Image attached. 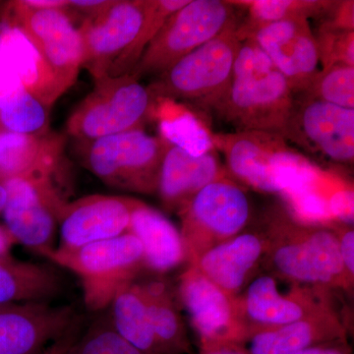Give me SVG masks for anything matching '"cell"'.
Listing matches in <instances>:
<instances>
[{"instance_id":"obj_37","label":"cell","mask_w":354,"mask_h":354,"mask_svg":"<svg viewBox=\"0 0 354 354\" xmlns=\"http://www.w3.org/2000/svg\"><path fill=\"white\" fill-rule=\"evenodd\" d=\"M337 235L342 265L346 276L351 279V276L353 278L354 274V232L351 228L346 227L342 230L341 234Z\"/></svg>"},{"instance_id":"obj_23","label":"cell","mask_w":354,"mask_h":354,"mask_svg":"<svg viewBox=\"0 0 354 354\" xmlns=\"http://www.w3.org/2000/svg\"><path fill=\"white\" fill-rule=\"evenodd\" d=\"M339 324L325 311L286 325L254 332L249 341L250 354H297L322 346L341 335Z\"/></svg>"},{"instance_id":"obj_10","label":"cell","mask_w":354,"mask_h":354,"mask_svg":"<svg viewBox=\"0 0 354 354\" xmlns=\"http://www.w3.org/2000/svg\"><path fill=\"white\" fill-rule=\"evenodd\" d=\"M283 232L272 249V263L285 278L312 285L351 281L339 252V235L327 227L281 223Z\"/></svg>"},{"instance_id":"obj_15","label":"cell","mask_w":354,"mask_h":354,"mask_svg":"<svg viewBox=\"0 0 354 354\" xmlns=\"http://www.w3.org/2000/svg\"><path fill=\"white\" fill-rule=\"evenodd\" d=\"M251 39L286 77L295 95L302 94L318 72V50L307 19L279 21L239 35Z\"/></svg>"},{"instance_id":"obj_24","label":"cell","mask_w":354,"mask_h":354,"mask_svg":"<svg viewBox=\"0 0 354 354\" xmlns=\"http://www.w3.org/2000/svg\"><path fill=\"white\" fill-rule=\"evenodd\" d=\"M239 306L242 318L245 315L253 323L262 326V329L297 322L324 312L311 306L300 295H281L276 279L266 274L250 283Z\"/></svg>"},{"instance_id":"obj_11","label":"cell","mask_w":354,"mask_h":354,"mask_svg":"<svg viewBox=\"0 0 354 354\" xmlns=\"http://www.w3.org/2000/svg\"><path fill=\"white\" fill-rule=\"evenodd\" d=\"M3 20L29 39L65 92L75 84L83 64V44L73 17L66 9L36 10L12 1Z\"/></svg>"},{"instance_id":"obj_6","label":"cell","mask_w":354,"mask_h":354,"mask_svg":"<svg viewBox=\"0 0 354 354\" xmlns=\"http://www.w3.org/2000/svg\"><path fill=\"white\" fill-rule=\"evenodd\" d=\"M78 144L84 167L109 187L141 194L157 192L169 145L160 137L133 130Z\"/></svg>"},{"instance_id":"obj_16","label":"cell","mask_w":354,"mask_h":354,"mask_svg":"<svg viewBox=\"0 0 354 354\" xmlns=\"http://www.w3.org/2000/svg\"><path fill=\"white\" fill-rule=\"evenodd\" d=\"M139 200L94 194L67 202L60 212V243L57 248H79L127 234Z\"/></svg>"},{"instance_id":"obj_40","label":"cell","mask_w":354,"mask_h":354,"mask_svg":"<svg viewBox=\"0 0 354 354\" xmlns=\"http://www.w3.org/2000/svg\"><path fill=\"white\" fill-rule=\"evenodd\" d=\"M14 244L15 241L6 225H0V259L11 256L10 251Z\"/></svg>"},{"instance_id":"obj_8","label":"cell","mask_w":354,"mask_h":354,"mask_svg":"<svg viewBox=\"0 0 354 354\" xmlns=\"http://www.w3.org/2000/svg\"><path fill=\"white\" fill-rule=\"evenodd\" d=\"M57 177L32 174L3 181L7 194L2 211L6 227L15 243L43 257L55 249L58 216L68 202L57 184Z\"/></svg>"},{"instance_id":"obj_5","label":"cell","mask_w":354,"mask_h":354,"mask_svg":"<svg viewBox=\"0 0 354 354\" xmlns=\"http://www.w3.org/2000/svg\"><path fill=\"white\" fill-rule=\"evenodd\" d=\"M155 95L131 73L106 77L70 114L67 133L78 142L144 130L152 118Z\"/></svg>"},{"instance_id":"obj_12","label":"cell","mask_w":354,"mask_h":354,"mask_svg":"<svg viewBox=\"0 0 354 354\" xmlns=\"http://www.w3.org/2000/svg\"><path fill=\"white\" fill-rule=\"evenodd\" d=\"M283 138L310 153L337 164L353 165L354 109L295 95Z\"/></svg>"},{"instance_id":"obj_1","label":"cell","mask_w":354,"mask_h":354,"mask_svg":"<svg viewBox=\"0 0 354 354\" xmlns=\"http://www.w3.org/2000/svg\"><path fill=\"white\" fill-rule=\"evenodd\" d=\"M295 95L286 77L251 39H242L232 82L214 113L235 131L274 133L283 137Z\"/></svg>"},{"instance_id":"obj_41","label":"cell","mask_w":354,"mask_h":354,"mask_svg":"<svg viewBox=\"0 0 354 354\" xmlns=\"http://www.w3.org/2000/svg\"><path fill=\"white\" fill-rule=\"evenodd\" d=\"M297 354H344L342 351L337 348H329L325 346H316L312 348L304 349Z\"/></svg>"},{"instance_id":"obj_22","label":"cell","mask_w":354,"mask_h":354,"mask_svg":"<svg viewBox=\"0 0 354 354\" xmlns=\"http://www.w3.org/2000/svg\"><path fill=\"white\" fill-rule=\"evenodd\" d=\"M128 232L141 242L144 265L151 271L165 274L187 259L183 235L158 209L138 201L133 209Z\"/></svg>"},{"instance_id":"obj_33","label":"cell","mask_w":354,"mask_h":354,"mask_svg":"<svg viewBox=\"0 0 354 354\" xmlns=\"http://www.w3.org/2000/svg\"><path fill=\"white\" fill-rule=\"evenodd\" d=\"M66 354H142L116 334L108 314L84 329Z\"/></svg>"},{"instance_id":"obj_27","label":"cell","mask_w":354,"mask_h":354,"mask_svg":"<svg viewBox=\"0 0 354 354\" xmlns=\"http://www.w3.org/2000/svg\"><path fill=\"white\" fill-rule=\"evenodd\" d=\"M106 310L111 327L123 341L142 354H164L138 283H133L120 291Z\"/></svg>"},{"instance_id":"obj_18","label":"cell","mask_w":354,"mask_h":354,"mask_svg":"<svg viewBox=\"0 0 354 354\" xmlns=\"http://www.w3.org/2000/svg\"><path fill=\"white\" fill-rule=\"evenodd\" d=\"M0 69L17 77L26 90L50 109L65 90L34 44L16 26L0 23Z\"/></svg>"},{"instance_id":"obj_2","label":"cell","mask_w":354,"mask_h":354,"mask_svg":"<svg viewBox=\"0 0 354 354\" xmlns=\"http://www.w3.org/2000/svg\"><path fill=\"white\" fill-rule=\"evenodd\" d=\"M213 143L232 174L261 192L285 196L304 187L318 169L274 133H218L213 134Z\"/></svg>"},{"instance_id":"obj_7","label":"cell","mask_w":354,"mask_h":354,"mask_svg":"<svg viewBox=\"0 0 354 354\" xmlns=\"http://www.w3.org/2000/svg\"><path fill=\"white\" fill-rule=\"evenodd\" d=\"M236 22L239 20L232 1L189 0L165 21L129 73L139 79L160 75Z\"/></svg>"},{"instance_id":"obj_36","label":"cell","mask_w":354,"mask_h":354,"mask_svg":"<svg viewBox=\"0 0 354 354\" xmlns=\"http://www.w3.org/2000/svg\"><path fill=\"white\" fill-rule=\"evenodd\" d=\"M83 330L84 320L82 317L79 316V318L71 326V328L62 337H59L44 349L41 354H66L72 344L76 342L79 335L83 332Z\"/></svg>"},{"instance_id":"obj_4","label":"cell","mask_w":354,"mask_h":354,"mask_svg":"<svg viewBox=\"0 0 354 354\" xmlns=\"http://www.w3.org/2000/svg\"><path fill=\"white\" fill-rule=\"evenodd\" d=\"M239 23L230 25L158 75L148 86L153 95L213 111L232 82L241 43L237 32Z\"/></svg>"},{"instance_id":"obj_31","label":"cell","mask_w":354,"mask_h":354,"mask_svg":"<svg viewBox=\"0 0 354 354\" xmlns=\"http://www.w3.org/2000/svg\"><path fill=\"white\" fill-rule=\"evenodd\" d=\"M50 109L26 88L0 108V129L19 134L50 132Z\"/></svg>"},{"instance_id":"obj_34","label":"cell","mask_w":354,"mask_h":354,"mask_svg":"<svg viewBox=\"0 0 354 354\" xmlns=\"http://www.w3.org/2000/svg\"><path fill=\"white\" fill-rule=\"evenodd\" d=\"M314 36L322 68L335 64L354 66V30L320 24L318 32Z\"/></svg>"},{"instance_id":"obj_35","label":"cell","mask_w":354,"mask_h":354,"mask_svg":"<svg viewBox=\"0 0 354 354\" xmlns=\"http://www.w3.org/2000/svg\"><path fill=\"white\" fill-rule=\"evenodd\" d=\"M113 0H68L66 10L70 15L81 16L83 20L104 12Z\"/></svg>"},{"instance_id":"obj_19","label":"cell","mask_w":354,"mask_h":354,"mask_svg":"<svg viewBox=\"0 0 354 354\" xmlns=\"http://www.w3.org/2000/svg\"><path fill=\"white\" fill-rule=\"evenodd\" d=\"M65 140L62 135L19 134L0 129V180L32 176H59Z\"/></svg>"},{"instance_id":"obj_20","label":"cell","mask_w":354,"mask_h":354,"mask_svg":"<svg viewBox=\"0 0 354 354\" xmlns=\"http://www.w3.org/2000/svg\"><path fill=\"white\" fill-rule=\"evenodd\" d=\"M223 177V167L215 151L196 157L167 145L157 192L167 208L180 209L202 188Z\"/></svg>"},{"instance_id":"obj_30","label":"cell","mask_w":354,"mask_h":354,"mask_svg":"<svg viewBox=\"0 0 354 354\" xmlns=\"http://www.w3.org/2000/svg\"><path fill=\"white\" fill-rule=\"evenodd\" d=\"M188 2L189 0H149L145 19L136 39L111 67L109 76L116 77L129 73L165 21Z\"/></svg>"},{"instance_id":"obj_14","label":"cell","mask_w":354,"mask_h":354,"mask_svg":"<svg viewBox=\"0 0 354 354\" xmlns=\"http://www.w3.org/2000/svg\"><path fill=\"white\" fill-rule=\"evenodd\" d=\"M75 307L53 301L0 305V354H41L79 318Z\"/></svg>"},{"instance_id":"obj_39","label":"cell","mask_w":354,"mask_h":354,"mask_svg":"<svg viewBox=\"0 0 354 354\" xmlns=\"http://www.w3.org/2000/svg\"><path fill=\"white\" fill-rule=\"evenodd\" d=\"M23 6L30 9H67L68 0H20Z\"/></svg>"},{"instance_id":"obj_38","label":"cell","mask_w":354,"mask_h":354,"mask_svg":"<svg viewBox=\"0 0 354 354\" xmlns=\"http://www.w3.org/2000/svg\"><path fill=\"white\" fill-rule=\"evenodd\" d=\"M201 354H250L236 342H204Z\"/></svg>"},{"instance_id":"obj_26","label":"cell","mask_w":354,"mask_h":354,"mask_svg":"<svg viewBox=\"0 0 354 354\" xmlns=\"http://www.w3.org/2000/svg\"><path fill=\"white\" fill-rule=\"evenodd\" d=\"M151 120L157 123L158 137L169 145L196 157L215 151L213 133L202 120L201 114L183 102L155 97Z\"/></svg>"},{"instance_id":"obj_29","label":"cell","mask_w":354,"mask_h":354,"mask_svg":"<svg viewBox=\"0 0 354 354\" xmlns=\"http://www.w3.org/2000/svg\"><path fill=\"white\" fill-rule=\"evenodd\" d=\"M236 6L244 7L247 11L246 19L239 23L237 32L243 34L279 21L288 19H307L323 18L334 1L326 0H249L232 1Z\"/></svg>"},{"instance_id":"obj_43","label":"cell","mask_w":354,"mask_h":354,"mask_svg":"<svg viewBox=\"0 0 354 354\" xmlns=\"http://www.w3.org/2000/svg\"><path fill=\"white\" fill-rule=\"evenodd\" d=\"M0 181H1V180H0Z\"/></svg>"},{"instance_id":"obj_13","label":"cell","mask_w":354,"mask_h":354,"mask_svg":"<svg viewBox=\"0 0 354 354\" xmlns=\"http://www.w3.org/2000/svg\"><path fill=\"white\" fill-rule=\"evenodd\" d=\"M148 4L149 0H113L104 12L82 21L78 28L82 67L95 82L109 76L111 67L135 41Z\"/></svg>"},{"instance_id":"obj_25","label":"cell","mask_w":354,"mask_h":354,"mask_svg":"<svg viewBox=\"0 0 354 354\" xmlns=\"http://www.w3.org/2000/svg\"><path fill=\"white\" fill-rule=\"evenodd\" d=\"M64 288V279L55 267L12 256L0 259V305L53 301Z\"/></svg>"},{"instance_id":"obj_9","label":"cell","mask_w":354,"mask_h":354,"mask_svg":"<svg viewBox=\"0 0 354 354\" xmlns=\"http://www.w3.org/2000/svg\"><path fill=\"white\" fill-rule=\"evenodd\" d=\"M187 259L236 236L250 216L244 191L227 177L208 184L179 209Z\"/></svg>"},{"instance_id":"obj_17","label":"cell","mask_w":354,"mask_h":354,"mask_svg":"<svg viewBox=\"0 0 354 354\" xmlns=\"http://www.w3.org/2000/svg\"><path fill=\"white\" fill-rule=\"evenodd\" d=\"M179 295L203 342H237L247 335L239 302L193 265L180 277Z\"/></svg>"},{"instance_id":"obj_21","label":"cell","mask_w":354,"mask_h":354,"mask_svg":"<svg viewBox=\"0 0 354 354\" xmlns=\"http://www.w3.org/2000/svg\"><path fill=\"white\" fill-rule=\"evenodd\" d=\"M264 250V242L258 235L237 234L203 252L192 265L234 297L245 285Z\"/></svg>"},{"instance_id":"obj_3","label":"cell","mask_w":354,"mask_h":354,"mask_svg":"<svg viewBox=\"0 0 354 354\" xmlns=\"http://www.w3.org/2000/svg\"><path fill=\"white\" fill-rule=\"evenodd\" d=\"M44 258L80 279L84 302L94 312L108 309L145 267L143 246L130 232L71 250L55 247Z\"/></svg>"},{"instance_id":"obj_28","label":"cell","mask_w":354,"mask_h":354,"mask_svg":"<svg viewBox=\"0 0 354 354\" xmlns=\"http://www.w3.org/2000/svg\"><path fill=\"white\" fill-rule=\"evenodd\" d=\"M138 285L162 353H185L188 348L185 330L169 288L158 281Z\"/></svg>"},{"instance_id":"obj_42","label":"cell","mask_w":354,"mask_h":354,"mask_svg":"<svg viewBox=\"0 0 354 354\" xmlns=\"http://www.w3.org/2000/svg\"><path fill=\"white\" fill-rule=\"evenodd\" d=\"M6 189L4 187L3 183L0 181V214L3 211L4 206H6Z\"/></svg>"},{"instance_id":"obj_32","label":"cell","mask_w":354,"mask_h":354,"mask_svg":"<svg viewBox=\"0 0 354 354\" xmlns=\"http://www.w3.org/2000/svg\"><path fill=\"white\" fill-rule=\"evenodd\" d=\"M298 95L354 109V66L335 64L320 69L308 88Z\"/></svg>"}]
</instances>
